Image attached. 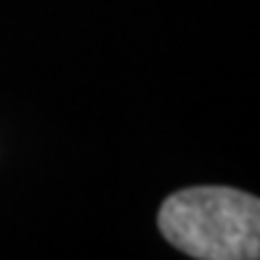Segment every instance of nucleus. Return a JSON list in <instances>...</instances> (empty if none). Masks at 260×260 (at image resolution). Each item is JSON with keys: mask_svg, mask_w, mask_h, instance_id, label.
<instances>
[{"mask_svg": "<svg viewBox=\"0 0 260 260\" xmlns=\"http://www.w3.org/2000/svg\"><path fill=\"white\" fill-rule=\"evenodd\" d=\"M159 231L199 260H260V199L229 186H191L159 207Z\"/></svg>", "mask_w": 260, "mask_h": 260, "instance_id": "obj_1", "label": "nucleus"}]
</instances>
